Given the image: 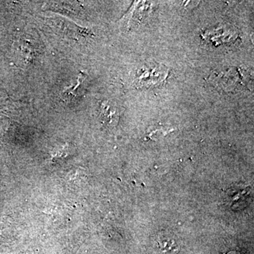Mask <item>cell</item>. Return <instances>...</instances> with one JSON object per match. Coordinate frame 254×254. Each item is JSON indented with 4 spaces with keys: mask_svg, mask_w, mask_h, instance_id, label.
Instances as JSON below:
<instances>
[{
    "mask_svg": "<svg viewBox=\"0 0 254 254\" xmlns=\"http://www.w3.org/2000/svg\"><path fill=\"white\" fill-rule=\"evenodd\" d=\"M168 76L165 66L160 64L147 65L137 72L135 85L138 88H150L160 86Z\"/></svg>",
    "mask_w": 254,
    "mask_h": 254,
    "instance_id": "1",
    "label": "cell"
},
{
    "mask_svg": "<svg viewBox=\"0 0 254 254\" xmlns=\"http://www.w3.org/2000/svg\"><path fill=\"white\" fill-rule=\"evenodd\" d=\"M247 73H243L240 69L227 71L226 72H222L217 75L215 81L218 86L222 87L224 90L232 91V89H240L241 87L247 86L245 84V80Z\"/></svg>",
    "mask_w": 254,
    "mask_h": 254,
    "instance_id": "2",
    "label": "cell"
},
{
    "mask_svg": "<svg viewBox=\"0 0 254 254\" xmlns=\"http://www.w3.org/2000/svg\"><path fill=\"white\" fill-rule=\"evenodd\" d=\"M119 111L118 108L110 103H104L102 105V121L106 126H116L119 120Z\"/></svg>",
    "mask_w": 254,
    "mask_h": 254,
    "instance_id": "3",
    "label": "cell"
},
{
    "mask_svg": "<svg viewBox=\"0 0 254 254\" xmlns=\"http://www.w3.org/2000/svg\"><path fill=\"white\" fill-rule=\"evenodd\" d=\"M158 245L160 250L165 254H176L179 251L176 242L170 238L159 239Z\"/></svg>",
    "mask_w": 254,
    "mask_h": 254,
    "instance_id": "4",
    "label": "cell"
},
{
    "mask_svg": "<svg viewBox=\"0 0 254 254\" xmlns=\"http://www.w3.org/2000/svg\"><path fill=\"white\" fill-rule=\"evenodd\" d=\"M224 254H242L240 252H236V251H231V252H229L228 253Z\"/></svg>",
    "mask_w": 254,
    "mask_h": 254,
    "instance_id": "5",
    "label": "cell"
}]
</instances>
